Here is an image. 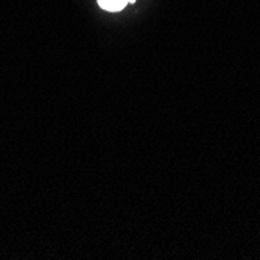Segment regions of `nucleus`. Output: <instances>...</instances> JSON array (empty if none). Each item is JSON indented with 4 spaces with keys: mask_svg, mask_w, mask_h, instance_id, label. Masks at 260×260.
<instances>
[{
    "mask_svg": "<svg viewBox=\"0 0 260 260\" xmlns=\"http://www.w3.org/2000/svg\"><path fill=\"white\" fill-rule=\"evenodd\" d=\"M99 4L106 11H120L126 7L128 0H99Z\"/></svg>",
    "mask_w": 260,
    "mask_h": 260,
    "instance_id": "f257e3e1",
    "label": "nucleus"
},
{
    "mask_svg": "<svg viewBox=\"0 0 260 260\" xmlns=\"http://www.w3.org/2000/svg\"><path fill=\"white\" fill-rule=\"evenodd\" d=\"M136 2V0H128V4H134Z\"/></svg>",
    "mask_w": 260,
    "mask_h": 260,
    "instance_id": "f03ea898",
    "label": "nucleus"
}]
</instances>
